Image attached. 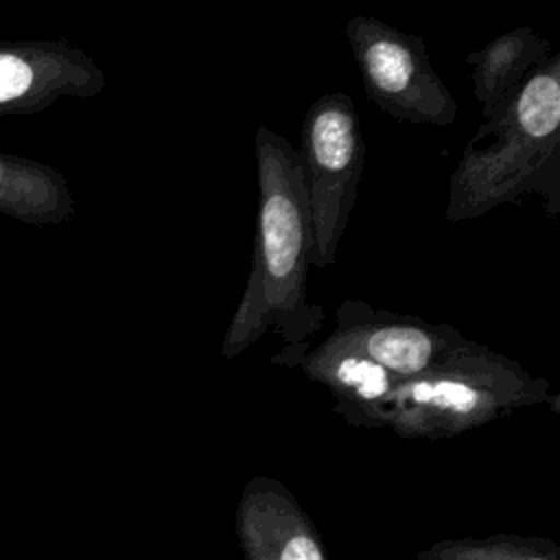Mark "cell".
Here are the masks:
<instances>
[{"label": "cell", "instance_id": "6da1fadb", "mask_svg": "<svg viewBox=\"0 0 560 560\" xmlns=\"http://www.w3.org/2000/svg\"><path fill=\"white\" fill-rule=\"evenodd\" d=\"M254 151L258 212L252 267L228 324L221 357L234 359L273 330L284 346L271 363L293 368L324 322L322 304H313L306 289L313 265L306 184L298 149L284 136L258 127Z\"/></svg>", "mask_w": 560, "mask_h": 560}, {"label": "cell", "instance_id": "7a4b0ae2", "mask_svg": "<svg viewBox=\"0 0 560 560\" xmlns=\"http://www.w3.org/2000/svg\"><path fill=\"white\" fill-rule=\"evenodd\" d=\"M525 195L560 212V57L551 52L516 96L466 142L448 179L446 221L477 219Z\"/></svg>", "mask_w": 560, "mask_h": 560}, {"label": "cell", "instance_id": "3957f363", "mask_svg": "<svg viewBox=\"0 0 560 560\" xmlns=\"http://www.w3.org/2000/svg\"><path fill=\"white\" fill-rule=\"evenodd\" d=\"M558 400L549 381L475 341L442 368L400 381L387 427L400 438L442 440L523 407L549 405L558 413Z\"/></svg>", "mask_w": 560, "mask_h": 560}, {"label": "cell", "instance_id": "277c9868", "mask_svg": "<svg viewBox=\"0 0 560 560\" xmlns=\"http://www.w3.org/2000/svg\"><path fill=\"white\" fill-rule=\"evenodd\" d=\"M298 155L308 197L313 265L328 267L348 228L365 166L361 118L348 94H324L308 105Z\"/></svg>", "mask_w": 560, "mask_h": 560}, {"label": "cell", "instance_id": "5b68a950", "mask_svg": "<svg viewBox=\"0 0 560 560\" xmlns=\"http://www.w3.org/2000/svg\"><path fill=\"white\" fill-rule=\"evenodd\" d=\"M346 37L363 90L381 112L398 122L431 127L455 120L457 101L433 68L422 37L372 15L350 18Z\"/></svg>", "mask_w": 560, "mask_h": 560}, {"label": "cell", "instance_id": "8992f818", "mask_svg": "<svg viewBox=\"0 0 560 560\" xmlns=\"http://www.w3.org/2000/svg\"><path fill=\"white\" fill-rule=\"evenodd\" d=\"M332 332L400 381L429 374L475 343L451 324L374 308L359 298L337 306Z\"/></svg>", "mask_w": 560, "mask_h": 560}, {"label": "cell", "instance_id": "52a82bcc", "mask_svg": "<svg viewBox=\"0 0 560 560\" xmlns=\"http://www.w3.org/2000/svg\"><path fill=\"white\" fill-rule=\"evenodd\" d=\"M236 536L245 560H328L311 516L282 481L267 475L245 483Z\"/></svg>", "mask_w": 560, "mask_h": 560}, {"label": "cell", "instance_id": "ba28073f", "mask_svg": "<svg viewBox=\"0 0 560 560\" xmlns=\"http://www.w3.org/2000/svg\"><path fill=\"white\" fill-rule=\"evenodd\" d=\"M293 368L330 392L335 411L350 427L378 429L389 424L392 396L400 378L339 335L330 332L322 343L308 348Z\"/></svg>", "mask_w": 560, "mask_h": 560}, {"label": "cell", "instance_id": "9c48e42d", "mask_svg": "<svg viewBox=\"0 0 560 560\" xmlns=\"http://www.w3.org/2000/svg\"><path fill=\"white\" fill-rule=\"evenodd\" d=\"M551 52L549 39L529 26L505 31L470 52L466 63L483 120L497 116Z\"/></svg>", "mask_w": 560, "mask_h": 560}, {"label": "cell", "instance_id": "30bf717a", "mask_svg": "<svg viewBox=\"0 0 560 560\" xmlns=\"http://www.w3.org/2000/svg\"><path fill=\"white\" fill-rule=\"evenodd\" d=\"M416 560H560V547L540 536L490 534L438 540L418 551Z\"/></svg>", "mask_w": 560, "mask_h": 560}, {"label": "cell", "instance_id": "8fae6325", "mask_svg": "<svg viewBox=\"0 0 560 560\" xmlns=\"http://www.w3.org/2000/svg\"><path fill=\"white\" fill-rule=\"evenodd\" d=\"M33 83V68L18 55L0 52V103L13 101Z\"/></svg>", "mask_w": 560, "mask_h": 560}]
</instances>
